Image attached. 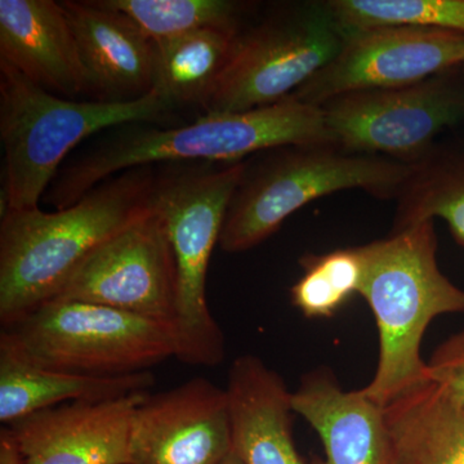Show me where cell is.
Returning <instances> with one entry per match:
<instances>
[{"label": "cell", "mask_w": 464, "mask_h": 464, "mask_svg": "<svg viewBox=\"0 0 464 464\" xmlns=\"http://www.w3.org/2000/svg\"><path fill=\"white\" fill-rule=\"evenodd\" d=\"M460 67H462V72H463V74H464V63H463V65H462V66H460Z\"/></svg>", "instance_id": "83f0119b"}, {"label": "cell", "mask_w": 464, "mask_h": 464, "mask_svg": "<svg viewBox=\"0 0 464 464\" xmlns=\"http://www.w3.org/2000/svg\"><path fill=\"white\" fill-rule=\"evenodd\" d=\"M231 451L227 391L195 377L137 406L127 464H222Z\"/></svg>", "instance_id": "7c38bea8"}, {"label": "cell", "mask_w": 464, "mask_h": 464, "mask_svg": "<svg viewBox=\"0 0 464 464\" xmlns=\"http://www.w3.org/2000/svg\"><path fill=\"white\" fill-rule=\"evenodd\" d=\"M57 298L102 304L174 328L176 265L155 208L101 246Z\"/></svg>", "instance_id": "8fae6325"}, {"label": "cell", "mask_w": 464, "mask_h": 464, "mask_svg": "<svg viewBox=\"0 0 464 464\" xmlns=\"http://www.w3.org/2000/svg\"><path fill=\"white\" fill-rule=\"evenodd\" d=\"M241 27H210L155 43V87L174 109L204 105Z\"/></svg>", "instance_id": "ffe728a7"}, {"label": "cell", "mask_w": 464, "mask_h": 464, "mask_svg": "<svg viewBox=\"0 0 464 464\" xmlns=\"http://www.w3.org/2000/svg\"><path fill=\"white\" fill-rule=\"evenodd\" d=\"M222 464H246L241 460V458L235 453L234 450L231 451L230 456L226 458L225 462Z\"/></svg>", "instance_id": "4316f807"}, {"label": "cell", "mask_w": 464, "mask_h": 464, "mask_svg": "<svg viewBox=\"0 0 464 464\" xmlns=\"http://www.w3.org/2000/svg\"><path fill=\"white\" fill-rule=\"evenodd\" d=\"M157 166L132 168L56 212L8 210L0 224V323L53 301L108 241L154 210Z\"/></svg>", "instance_id": "7a4b0ae2"}, {"label": "cell", "mask_w": 464, "mask_h": 464, "mask_svg": "<svg viewBox=\"0 0 464 464\" xmlns=\"http://www.w3.org/2000/svg\"><path fill=\"white\" fill-rule=\"evenodd\" d=\"M427 364L431 381L464 401V328L440 343Z\"/></svg>", "instance_id": "d4e9b609"}, {"label": "cell", "mask_w": 464, "mask_h": 464, "mask_svg": "<svg viewBox=\"0 0 464 464\" xmlns=\"http://www.w3.org/2000/svg\"><path fill=\"white\" fill-rule=\"evenodd\" d=\"M0 464H21L16 445L5 429L0 431Z\"/></svg>", "instance_id": "484cf974"}, {"label": "cell", "mask_w": 464, "mask_h": 464, "mask_svg": "<svg viewBox=\"0 0 464 464\" xmlns=\"http://www.w3.org/2000/svg\"><path fill=\"white\" fill-rule=\"evenodd\" d=\"M333 145L414 164L464 124L462 67L391 90L353 92L320 106Z\"/></svg>", "instance_id": "9c48e42d"}, {"label": "cell", "mask_w": 464, "mask_h": 464, "mask_svg": "<svg viewBox=\"0 0 464 464\" xmlns=\"http://www.w3.org/2000/svg\"><path fill=\"white\" fill-rule=\"evenodd\" d=\"M83 65L85 94L103 102L141 99L155 87V43L100 0L61 2Z\"/></svg>", "instance_id": "5bb4252c"}, {"label": "cell", "mask_w": 464, "mask_h": 464, "mask_svg": "<svg viewBox=\"0 0 464 464\" xmlns=\"http://www.w3.org/2000/svg\"><path fill=\"white\" fill-rule=\"evenodd\" d=\"M347 34L326 2L276 5L237 34L230 60L201 106L230 114L288 99L337 56Z\"/></svg>", "instance_id": "52a82bcc"}, {"label": "cell", "mask_w": 464, "mask_h": 464, "mask_svg": "<svg viewBox=\"0 0 464 464\" xmlns=\"http://www.w3.org/2000/svg\"><path fill=\"white\" fill-rule=\"evenodd\" d=\"M392 464H464V401L436 382L384 406Z\"/></svg>", "instance_id": "d6986e66"}, {"label": "cell", "mask_w": 464, "mask_h": 464, "mask_svg": "<svg viewBox=\"0 0 464 464\" xmlns=\"http://www.w3.org/2000/svg\"><path fill=\"white\" fill-rule=\"evenodd\" d=\"M360 249V295L373 313L380 340L375 373L362 391L384 408L431 381L420 353L424 333L436 317L464 313V290L440 270L433 219L391 231Z\"/></svg>", "instance_id": "3957f363"}, {"label": "cell", "mask_w": 464, "mask_h": 464, "mask_svg": "<svg viewBox=\"0 0 464 464\" xmlns=\"http://www.w3.org/2000/svg\"><path fill=\"white\" fill-rule=\"evenodd\" d=\"M411 164L356 154L335 145H290L246 159L232 195L219 246L246 252L279 230L293 213L335 192L360 188L381 200L398 199Z\"/></svg>", "instance_id": "8992f818"}, {"label": "cell", "mask_w": 464, "mask_h": 464, "mask_svg": "<svg viewBox=\"0 0 464 464\" xmlns=\"http://www.w3.org/2000/svg\"><path fill=\"white\" fill-rule=\"evenodd\" d=\"M151 372L121 377H91L54 371L32 362L0 333V422L9 424L44 409L72 401H100L149 392Z\"/></svg>", "instance_id": "ac0fdd59"}, {"label": "cell", "mask_w": 464, "mask_h": 464, "mask_svg": "<svg viewBox=\"0 0 464 464\" xmlns=\"http://www.w3.org/2000/svg\"><path fill=\"white\" fill-rule=\"evenodd\" d=\"M2 331L36 364L91 377L145 373L179 353L169 324L72 299H53Z\"/></svg>", "instance_id": "ba28073f"}, {"label": "cell", "mask_w": 464, "mask_h": 464, "mask_svg": "<svg viewBox=\"0 0 464 464\" xmlns=\"http://www.w3.org/2000/svg\"><path fill=\"white\" fill-rule=\"evenodd\" d=\"M246 166V159L157 166L154 208L172 246L177 359L186 364L216 366L226 356L224 333L208 307L207 275Z\"/></svg>", "instance_id": "5b68a950"}, {"label": "cell", "mask_w": 464, "mask_h": 464, "mask_svg": "<svg viewBox=\"0 0 464 464\" xmlns=\"http://www.w3.org/2000/svg\"><path fill=\"white\" fill-rule=\"evenodd\" d=\"M326 5L346 34L408 26L464 35V0H328Z\"/></svg>", "instance_id": "cb8c5ba5"}, {"label": "cell", "mask_w": 464, "mask_h": 464, "mask_svg": "<svg viewBox=\"0 0 464 464\" xmlns=\"http://www.w3.org/2000/svg\"><path fill=\"white\" fill-rule=\"evenodd\" d=\"M0 61L57 96L85 94L83 65L61 2L0 0Z\"/></svg>", "instance_id": "2e32d148"}, {"label": "cell", "mask_w": 464, "mask_h": 464, "mask_svg": "<svg viewBox=\"0 0 464 464\" xmlns=\"http://www.w3.org/2000/svg\"><path fill=\"white\" fill-rule=\"evenodd\" d=\"M333 145L320 106L288 99L249 111L201 115L194 123L119 125L65 161L45 192L58 209L132 168L172 163H237L282 146Z\"/></svg>", "instance_id": "6da1fadb"}, {"label": "cell", "mask_w": 464, "mask_h": 464, "mask_svg": "<svg viewBox=\"0 0 464 464\" xmlns=\"http://www.w3.org/2000/svg\"><path fill=\"white\" fill-rule=\"evenodd\" d=\"M154 43L210 27H241L246 3L232 0H100Z\"/></svg>", "instance_id": "603a6c76"}, {"label": "cell", "mask_w": 464, "mask_h": 464, "mask_svg": "<svg viewBox=\"0 0 464 464\" xmlns=\"http://www.w3.org/2000/svg\"><path fill=\"white\" fill-rule=\"evenodd\" d=\"M302 276L290 288L293 306L307 319L337 315L356 295H360L364 261L360 246L335 249L324 255L302 256Z\"/></svg>", "instance_id": "7402d4cb"}, {"label": "cell", "mask_w": 464, "mask_h": 464, "mask_svg": "<svg viewBox=\"0 0 464 464\" xmlns=\"http://www.w3.org/2000/svg\"><path fill=\"white\" fill-rule=\"evenodd\" d=\"M392 231L441 218L464 246V143H436L411 164L400 191Z\"/></svg>", "instance_id": "44dd1931"}, {"label": "cell", "mask_w": 464, "mask_h": 464, "mask_svg": "<svg viewBox=\"0 0 464 464\" xmlns=\"http://www.w3.org/2000/svg\"><path fill=\"white\" fill-rule=\"evenodd\" d=\"M292 408L319 435L324 459L308 464H392L383 406L346 391L328 366L313 369L292 392Z\"/></svg>", "instance_id": "9a60e30c"}, {"label": "cell", "mask_w": 464, "mask_h": 464, "mask_svg": "<svg viewBox=\"0 0 464 464\" xmlns=\"http://www.w3.org/2000/svg\"><path fill=\"white\" fill-rule=\"evenodd\" d=\"M173 110L157 90L127 102L65 99L0 61L2 215L39 207L70 152L81 143L119 125L161 124Z\"/></svg>", "instance_id": "277c9868"}, {"label": "cell", "mask_w": 464, "mask_h": 464, "mask_svg": "<svg viewBox=\"0 0 464 464\" xmlns=\"http://www.w3.org/2000/svg\"><path fill=\"white\" fill-rule=\"evenodd\" d=\"M148 393L66 402L5 430L21 464H127L134 411Z\"/></svg>", "instance_id": "4fadbf2b"}, {"label": "cell", "mask_w": 464, "mask_h": 464, "mask_svg": "<svg viewBox=\"0 0 464 464\" xmlns=\"http://www.w3.org/2000/svg\"><path fill=\"white\" fill-rule=\"evenodd\" d=\"M226 391L232 450L244 463L304 464L293 438L292 392L282 375L258 356H239Z\"/></svg>", "instance_id": "e0dca14e"}, {"label": "cell", "mask_w": 464, "mask_h": 464, "mask_svg": "<svg viewBox=\"0 0 464 464\" xmlns=\"http://www.w3.org/2000/svg\"><path fill=\"white\" fill-rule=\"evenodd\" d=\"M464 63V35L447 30L383 26L348 33L337 56L292 99L322 106L353 92L420 83Z\"/></svg>", "instance_id": "30bf717a"}]
</instances>
